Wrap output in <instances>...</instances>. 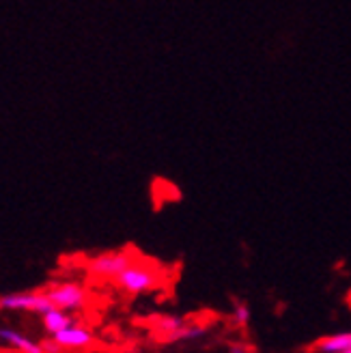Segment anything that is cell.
I'll return each mask as SVG.
<instances>
[{
	"instance_id": "cell-8",
	"label": "cell",
	"mask_w": 351,
	"mask_h": 353,
	"mask_svg": "<svg viewBox=\"0 0 351 353\" xmlns=\"http://www.w3.org/2000/svg\"><path fill=\"white\" fill-rule=\"evenodd\" d=\"M41 319H43V327H46V332L48 334H52L54 336L57 332H61V330H65V327H69V325H74L76 323V319L72 314H69L67 310H61V308H52V310H48L46 314H41Z\"/></svg>"
},
{
	"instance_id": "cell-3",
	"label": "cell",
	"mask_w": 351,
	"mask_h": 353,
	"mask_svg": "<svg viewBox=\"0 0 351 353\" xmlns=\"http://www.w3.org/2000/svg\"><path fill=\"white\" fill-rule=\"evenodd\" d=\"M50 302L61 310L76 312L86 306V291L78 282H52L43 289Z\"/></svg>"
},
{
	"instance_id": "cell-14",
	"label": "cell",
	"mask_w": 351,
	"mask_h": 353,
	"mask_svg": "<svg viewBox=\"0 0 351 353\" xmlns=\"http://www.w3.org/2000/svg\"><path fill=\"white\" fill-rule=\"evenodd\" d=\"M341 353H351V351H341Z\"/></svg>"
},
{
	"instance_id": "cell-7",
	"label": "cell",
	"mask_w": 351,
	"mask_h": 353,
	"mask_svg": "<svg viewBox=\"0 0 351 353\" xmlns=\"http://www.w3.org/2000/svg\"><path fill=\"white\" fill-rule=\"evenodd\" d=\"M317 353H341V351H351V332H337L321 336L312 347Z\"/></svg>"
},
{
	"instance_id": "cell-5",
	"label": "cell",
	"mask_w": 351,
	"mask_h": 353,
	"mask_svg": "<svg viewBox=\"0 0 351 353\" xmlns=\"http://www.w3.org/2000/svg\"><path fill=\"white\" fill-rule=\"evenodd\" d=\"M52 339H54L63 349H89L91 345H95L93 332L82 327V325H78V323L57 332Z\"/></svg>"
},
{
	"instance_id": "cell-10",
	"label": "cell",
	"mask_w": 351,
	"mask_h": 353,
	"mask_svg": "<svg viewBox=\"0 0 351 353\" xmlns=\"http://www.w3.org/2000/svg\"><path fill=\"white\" fill-rule=\"evenodd\" d=\"M185 323L188 321L179 314H162V316H157V319L153 321L157 334H160V341H164L166 336H170V334H174V332H179Z\"/></svg>"
},
{
	"instance_id": "cell-2",
	"label": "cell",
	"mask_w": 351,
	"mask_h": 353,
	"mask_svg": "<svg viewBox=\"0 0 351 353\" xmlns=\"http://www.w3.org/2000/svg\"><path fill=\"white\" fill-rule=\"evenodd\" d=\"M140 259L138 252L134 250H112V252H103L97 254L89 261L86 265V272H89L91 278H99V280H114L117 276H121L126 272L132 263H136Z\"/></svg>"
},
{
	"instance_id": "cell-15",
	"label": "cell",
	"mask_w": 351,
	"mask_h": 353,
	"mask_svg": "<svg viewBox=\"0 0 351 353\" xmlns=\"http://www.w3.org/2000/svg\"><path fill=\"white\" fill-rule=\"evenodd\" d=\"M349 299H351V291H349Z\"/></svg>"
},
{
	"instance_id": "cell-1",
	"label": "cell",
	"mask_w": 351,
	"mask_h": 353,
	"mask_svg": "<svg viewBox=\"0 0 351 353\" xmlns=\"http://www.w3.org/2000/svg\"><path fill=\"white\" fill-rule=\"evenodd\" d=\"M160 270L151 268L143 259H138L121 276L114 278V285L128 295H143L160 287Z\"/></svg>"
},
{
	"instance_id": "cell-6",
	"label": "cell",
	"mask_w": 351,
	"mask_h": 353,
	"mask_svg": "<svg viewBox=\"0 0 351 353\" xmlns=\"http://www.w3.org/2000/svg\"><path fill=\"white\" fill-rule=\"evenodd\" d=\"M0 343L9 345L17 353H43L41 343H34L32 339L24 336L13 327H0Z\"/></svg>"
},
{
	"instance_id": "cell-12",
	"label": "cell",
	"mask_w": 351,
	"mask_h": 353,
	"mask_svg": "<svg viewBox=\"0 0 351 353\" xmlns=\"http://www.w3.org/2000/svg\"><path fill=\"white\" fill-rule=\"evenodd\" d=\"M41 347H43V353H63V351H65L54 339H46V341H41Z\"/></svg>"
},
{
	"instance_id": "cell-11",
	"label": "cell",
	"mask_w": 351,
	"mask_h": 353,
	"mask_svg": "<svg viewBox=\"0 0 351 353\" xmlns=\"http://www.w3.org/2000/svg\"><path fill=\"white\" fill-rule=\"evenodd\" d=\"M250 319H252V310H250V306H248V304H243V302L235 304V308H233V323L239 325V327H245V325L250 323Z\"/></svg>"
},
{
	"instance_id": "cell-13",
	"label": "cell",
	"mask_w": 351,
	"mask_h": 353,
	"mask_svg": "<svg viewBox=\"0 0 351 353\" xmlns=\"http://www.w3.org/2000/svg\"><path fill=\"white\" fill-rule=\"evenodd\" d=\"M252 349L245 345V343H233L231 347H229V353H250Z\"/></svg>"
},
{
	"instance_id": "cell-9",
	"label": "cell",
	"mask_w": 351,
	"mask_h": 353,
	"mask_svg": "<svg viewBox=\"0 0 351 353\" xmlns=\"http://www.w3.org/2000/svg\"><path fill=\"white\" fill-rule=\"evenodd\" d=\"M209 327L207 323H185L179 332L170 334L166 336L162 343H179V341H199V339H205L209 334Z\"/></svg>"
},
{
	"instance_id": "cell-4",
	"label": "cell",
	"mask_w": 351,
	"mask_h": 353,
	"mask_svg": "<svg viewBox=\"0 0 351 353\" xmlns=\"http://www.w3.org/2000/svg\"><path fill=\"white\" fill-rule=\"evenodd\" d=\"M52 308H54V304L50 302V297L43 291H34V293H9V295L0 297V310H24V312L46 314Z\"/></svg>"
}]
</instances>
